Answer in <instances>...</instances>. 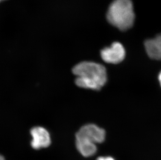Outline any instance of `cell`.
Listing matches in <instances>:
<instances>
[{"mask_svg": "<svg viewBox=\"0 0 161 160\" xmlns=\"http://www.w3.org/2000/svg\"><path fill=\"white\" fill-rule=\"evenodd\" d=\"M5 1V0H0V2L2 1Z\"/></svg>", "mask_w": 161, "mask_h": 160, "instance_id": "30bf717a", "label": "cell"}, {"mask_svg": "<svg viewBox=\"0 0 161 160\" xmlns=\"http://www.w3.org/2000/svg\"><path fill=\"white\" fill-rule=\"evenodd\" d=\"M0 160H5L4 157H3V156H2L1 155H0Z\"/></svg>", "mask_w": 161, "mask_h": 160, "instance_id": "9c48e42d", "label": "cell"}, {"mask_svg": "<svg viewBox=\"0 0 161 160\" xmlns=\"http://www.w3.org/2000/svg\"><path fill=\"white\" fill-rule=\"evenodd\" d=\"M105 131L94 124L82 126L76 134V147L79 152L85 157L94 155L97 151L96 144L103 142Z\"/></svg>", "mask_w": 161, "mask_h": 160, "instance_id": "7a4b0ae2", "label": "cell"}, {"mask_svg": "<svg viewBox=\"0 0 161 160\" xmlns=\"http://www.w3.org/2000/svg\"><path fill=\"white\" fill-rule=\"evenodd\" d=\"M158 80H159V81H160V84H161V72L160 74H159V76H158Z\"/></svg>", "mask_w": 161, "mask_h": 160, "instance_id": "ba28073f", "label": "cell"}, {"mask_svg": "<svg viewBox=\"0 0 161 160\" xmlns=\"http://www.w3.org/2000/svg\"><path fill=\"white\" fill-rule=\"evenodd\" d=\"M145 48L148 56L155 60L161 59V35L155 38L147 40L144 43Z\"/></svg>", "mask_w": 161, "mask_h": 160, "instance_id": "8992f818", "label": "cell"}, {"mask_svg": "<svg viewBox=\"0 0 161 160\" xmlns=\"http://www.w3.org/2000/svg\"><path fill=\"white\" fill-rule=\"evenodd\" d=\"M107 19L120 30H126L134 24L135 13L130 0H115L110 5Z\"/></svg>", "mask_w": 161, "mask_h": 160, "instance_id": "3957f363", "label": "cell"}, {"mask_svg": "<svg viewBox=\"0 0 161 160\" xmlns=\"http://www.w3.org/2000/svg\"><path fill=\"white\" fill-rule=\"evenodd\" d=\"M97 160H114V159L111 157H100Z\"/></svg>", "mask_w": 161, "mask_h": 160, "instance_id": "52a82bcc", "label": "cell"}, {"mask_svg": "<svg viewBox=\"0 0 161 160\" xmlns=\"http://www.w3.org/2000/svg\"><path fill=\"white\" fill-rule=\"evenodd\" d=\"M31 134L32 137L31 145L34 149L47 148L50 145V136L48 131L43 127H34L31 131Z\"/></svg>", "mask_w": 161, "mask_h": 160, "instance_id": "5b68a950", "label": "cell"}, {"mask_svg": "<svg viewBox=\"0 0 161 160\" xmlns=\"http://www.w3.org/2000/svg\"><path fill=\"white\" fill-rule=\"evenodd\" d=\"M73 72L77 77L76 84L80 88L99 90L107 81V70L103 65L84 61L76 65Z\"/></svg>", "mask_w": 161, "mask_h": 160, "instance_id": "6da1fadb", "label": "cell"}, {"mask_svg": "<svg viewBox=\"0 0 161 160\" xmlns=\"http://www.w3.org/2000/svg\"><path fill=\"white\" fill-rule=\"evenodd\" d=\"M101 56L107 63L119 64L125 58V48L120 43L114 42L111 46L103 49L101 51Z\"/></svg>", "mask_w": 161, "mask_h": 160, "instance_id": "277c9868", "label": "cell"}]
</instances>
